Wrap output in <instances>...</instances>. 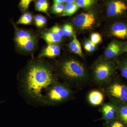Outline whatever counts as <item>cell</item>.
<instances>
[{"instance_id":"6da1fadb","label":"cell","mask_w":127,"mask_h":127,"mask_svg":"<svg viewBox=\"0 0 127 127\" xmlns=\"http://www.w3.org/2000/svg\"><path fill=\"white\" fill-rule=\"evenodd\" d=\"M19 94L28 104L45 106L44 94L46 89L58 80L52 68L41 62H32L18 75Z\"/></svg>"},{"instance_id":"7a4b0ae2","label":"cell","mask_w":127,"mask_h":127,"mask_svg":"<svg viewBox=\"0 0 127 127\" xmlns=\"http://www.w3.org/2000/svg\"><path fill=\"white\" fill-rule=\"evenodd\" d=\"M57 76L71 88L85 84L90 79L84 65L74 59H67L62 62Z\"/></svg>"},{"instance_id":"3957f363","label":"cell","mask_w":127,"mask_h":127,"mask_svg":"<svg viewBox=\"0 0 127 127\" xmlns=\"http://www.w3.org/2000/svg\"><path fill=\"white\" fill-rule=\"evenodd\" d=\"M74 94L70 87L57 80L45 91V105L52 106H59L73 99Z\"/></svg>"},{"instance_id":"277c9868","label":"cell","mask_w":127,"mask_h":127,"mask_svg":"<svg viewBox=\"0 0 127 127\" xmlns=\"http://www.w3.org/2000/svg\"><path fill=\"white\" fill-rule=\"evenodd\" d=\"M113 71V66L109 62H100L94 67L92 79L98 86H104L111 81Z\"/></svg>"},{"instance_id":"5b68a950","label":"cell","mask_w":127,"mask_h":127,"mask_svg":"<svg viewBox=\"0 0 127 127\" xmlns=\"http://www.w3.org/2000/svg\"><path fill=\"white\" fill-rule=\"evenodd\" d=\"M105 94L111 101L127 102V86L119 82H109L104 86Z\"/></svg>"},{"instance_id":"8992f818","label":"cell","mask_w":127,"mask_h":127,"mask_svg":"<svg viewBox=\"0 0 127 127\" xmlns=\"http://www.w3.org/2000/svg\"><path fill=\"white\" fill-rule=\"evenodd\" d=\"M15 40L17 46L23 51L31 52L34 49L35 39L28 32L24 31L17 32Z\"/></svg>"},{"instance_id":"52a82bcc","label":"cell","mask_w":127,"mask_h":127,"mask_svg":"<svg viewBox=\"0 0 127 127\" xmlns=\"http://www.w3.org/2000/svg\"><path fill=\"white\" fill-rule=\"evenodd\" d=\"M95 22V16L91 13H82L73 20V23L75 26L82 29L91 28Z\"/></svg>"},{"instance_id":"ba28073f","label":"cell","mask_w":127,"mask_h":127,"mask_svg":"<svg viewBox=\"0 0 127 127\" xmlns=\"http://www.w3.org/2000/svg\"><path fill=\"white\" fill-rule=\"evenodd\" d=\"M127 11V4L122 0H114L109 4L107 13L111 17L122 15Z\"/></svg>"},{"instance_id":"9c48e42d","label":"cell","mask_w":127,"mask_h":127,"mask_svg":"<svg viewBox=\"0 0 127 127\" xmlns=\"http://www.w3.org/2000/svg\"><path fill=\"white\" fill-rule=\"evenodd\" d=\"M115 104L112 101L102 104L101 108L102 117L100 120H105L106 123L114 120L117 110Z\"/></svg>"},{"instance_id":"30bf717a","label":"cell","mask_w":127,"mask_h":127,"mask_svg":"<svg viewBox=\"0 0 127 127\" xmlns=\"http://www.w3.org/2000/svg\"><path fill=\"white\" fill-rule=\"evenodd\" d=\"M111 33L119 39H127V24L124 22H116L112 26Z\"/></svg>"},{"instance_id":"8fae6325","label":"cell","mask_w":127,"mask_h":127,"mask_svg":"<svg viewBox=\"0 0 127 127\" xmlns=\"http://www.w3.org/2000/svg\"><path fill=\"white\" fill-rule=\"evenodd\" d=\"M87 99L91 105L94 106H100L103 104L104 94L99 90H92L89 93Z\"/></svg>"},{"instance_id":"7c38bea8","label":"cell","mask_w":127,"mask_h":127,"mask_svg":"<svg viewBox=\"0 0 127 127\" xmlns=\"http://www.w3.org/2000/svg\"><path fill=\"white\" fill-rule=\"evenodd\" d=\"M122 45L117 41L111 42L104 52L105 56L108 59H112L117 56L122 51Z\"/></svg>"},{"instance_id":"4fadbf2b","label":"cell","mask_w":127,"mask_h":127,"mask_svg":"<svg viewBox=\"0 0 127 127\" xmlns=\"http://www.w3.org/2000/svg\"><path fill=\"white\" fill-rule=\"evenodd\" d=\"M61 49L58 46L54 44L48 45V46L39 55V58L43 57L53 58L60 55Z\"/></svg>"},{"instance_id":"5bb4252c","label":"cell","mask_w":127,"mask_h":127,"mask_svg":"<svg viewBox=\"0 0 127 127\" xmlns=\"http://www.w3.org/2000/svg\"><path fill=\"white\" fill-rule=\"evenodd\" d=\"M43 37L48 45L58 43L61 41L62 40L61 37L52 32L44 33Z\"/></svg>"},{"instance_id":"9a60e30c","label":"cell","mask_w":127,"mask_h":127,"mask_svg":"<svg viewBox=\"0 0 127 127\" xmlns=\"http://www.w3.org/2000/svg\"><path fill=\"white\" fill-rule=\"evenodd\" d=\"M69 47L71 51L73 53L78 55L79 56H83L81 44L75 35H74L73 39L70 43Z\"/></svg>"},{"instance_id":"2e32d148","label":"cell","mask_w":127,"mask_h":127,"mask_svg":"<svg viewBox=\"0 0 127 127\" xmlns=\"http://www.w3.org/2000/svg\"><path fill=\"white\" fill-rule=\"evenodd\" d=\"M78 8L79 7L76 2L67 4L64 7L62 16H67L72 15L77 11Z\"/></svg>"},{"instance_id":"e0dca14e","label":"cell","mask_w":127,"mask_h":127,"mask_svg":"<svg viewBox=\"0 0 127 127\" xmlns=\"http://www.w3.org/2000/svg\"><path fill=\"white\" fill-rule=\"evenodd\" d=\"M35 6L37 11L48 15V10L49 4L47 0H37L35 2Z\"/></svg>"},{"instance_id":"ac0fdd59","label":"cell","mask_w":127,"mask_h":127,"mask_svg":"<svg viewBox=\"0 0 127 127\" xmlns=\"http://www.w3.org/2000/svg\"><path fill=\"white\" fill-rule=\"evenodd\" d=\"M32 16L29 13H26L21 16L17 21L18 24L24 25H28L32 23Z\"/></svg>"},{"instance_id":"d6986e66","label":"cell","mask_w":127,"mask_h":127,"mask_svg":"<svg viewBox=\"0 0 127 127\" xmlns=\"http://www.w3.org/2000/svg\"><path fill=\"white\" fill-rule=\"evenodd\" d=\"M118 110L120 120L124 124L127 125V105L121 106Z\"/></svg>"},{"instance_id":"ffe728a7","label":"cell","mask_w":127,"mask_h":127,"mask_svg":"<svg viewBox=\"0 0 127 127\" xmlns=\"http://www.w3.org/2000/svg\"><path fill=\"white\" fill-rule=\"evenodd\" d=\"M64 35L69 37L73 35V28L72 26L69 24H66L64 26L63 29Z\"/></svg>"},{"instance_id":"44dd1931","label":"cell","mask_w":127,"mask_h":127,"mask_svg":"<svg viewBox=\"0 0 127 127\" xmlns=\"http://www.w3.org/2000/svg\"><path fill=\"white\" fill-rule=\"evenodd\" d=\"M64 7V6L62 4L55 3L52 7V10L55 14H61L63 12Z\"/></svg>"},{"instance_id":"7402d4cb","label":"cell","mask_w":127,"mask_h":127,"mask_svg":"<svg viewBox=\"0 0 127 127\" xmlns=\"http://www.w3.org/2000/svg\"><path fill=\"white\" fill-rule=\"evenodd\" d=\"M93 2V0H77L76 3L79 7L86 8L92 5Z\"/></svg>"},{"instance_id":"603a6c76","label":"cell","mask_w":127,"mask_h":127,"mask_svg":"<svg viewBox=\"0 0 127 127\" xmlns=\"http://www.w3.org/2000/svg\"><path fill=\"white\" fill-rule=\"evenodd\" d=\"M91 41L96 45L100 43L101 41L102 38L101 36L99 33L95 32L93 33L91 35Z\"/></svg>"},{"instance_id":"cb8c5ba5","label":"cell","mask_w":127,"mask_h":127,"mask_svg":"<svg viewBox=\"0 0 127 127\" xmlns=\"http://www.w3.org/2000/svg\"><path fill=\"white\" fill-rule=\"evenodd\" d=\"M34 0H21L19 6L23 11H26L29 8L31 2Z\"/></svg>"},{"instance_id":"d4e9b609","label":"cell","mask_w":127,"mask_h":127,"mask_svg":"<svg viewBox=\"0 0 127 127\" xmlns=\"http://www.w3.org/2000/svg\"><path fill=\"white\" fill-rule=\"evenodd\" d=\"M95 45L91 41H88L85 43L84 48L85 50L88 52H92L95 50Z\"/></svg>"},{"instance_id":"484cf974","label":"cell","mask_w":127,"mask_h":127,"mask_svg":"<svg viewBox=\"0 0 127 127\" xmlns=\"http://www.w3.org/2000/svg\"><path fill=\"white\" fill-rule=\"evenodd\" d=\"M106 123L107 127H125L122 123L114 120Z\"/></svg>"},{"instance_id":"4316f807","label":"cell","mask_w":127,"mask_h":127,"mask_svg":"<svg viewBox=\"0 0 127 127\" xmlns=\"http://www.w3.org/2000/svg\"><path fill=\"white\" fill-rule=\"evenodd\" d=\"M51 32H55L61 37L64 36V32L63 29L58 26H55L51 29Z\"/></svg>"},{"instance_id":"83f0119b","label":"cell","mask_w":127,"mask_h":127,"mask_svg":"<svg viewBox=\"0 0 127 127\" xmlns=\"http://www.w3.org/2000/svg\"><path fill=\"white\" fill-rule=\"evenodd\" d=\"M121 73L123 76L127 79V63L124 64L121 68Z\"/></svg>"},{"instance_id":"f1b7e54d","label":"cell","mask_w":127,"mask_h":127,"mask_svg":"<svg viewBox=\"0 0 127 127\" xmlns=\"http://www.w3.org/2000/svg\"><path fill=\"white\" fill-rule=\"evenodd\" d=\"M42 16L41 15H37L35 17V22L36 26L38 27V26L40 23L42 19L43 18Z\"/></svg>"},{"instance_id":"f546056e","label":"cell","mask_w":127,"mask_h":127,"mask_svg":"<svg viewBox=\"0 0 127 127\" xmlns=\"http://www.w3.org/2000/svg\"><path fill=\"white\" fill-rule=\"evenodd\" d=\"M46 19L45 17H43V18L42 19L38 27L40 28L42 27L46 24Z\"/></svg>"},{"instance_id":"4dcf8cb0","label":"cell","mask_w":127,"mask_h":127,"mask_svg":"<svg viewBox=\"0 0 127 127\" xmlns=\"http://www.w3.org/2000/svg\"><path fill=\"white\" fill-rule=\"evenodd\" d=\"M54 2L58 4H62L65 2V0H54Z\"/></svg>"},{"instance_id":"1f68e13d","label":"cell","mask_w":127,"mask_h":127,"mask_svg":"<svg viewBox=\"0 0 127 127\" xmlns=\"http://www.w3.org/2000/svg\"><path fill=\"white\" fill-rule=\"evenodd\" d=\"M76 0H65V2L67 4H70V3H73L75 2Z\"/></svg>"},{"instance_id":"d6a6232c","label":"cell","mask_w":127,"mask_h":127,"mask_svg":"<svg viewBox=\"0 0 127 127\" xmlns=\"http://www.w3.org/2000/svg\"><path fill=\"white\" fill-rule=\"evenodd\" d=\"M125 52H126L127 53V45L125 47Z\"/></svg>"},{"instance_id":"836d02e7","label":"cell","mask_w":127,"mask_h":127,"mask_svg":"<svg viewBox=\"0 0 127 127\" xmlns=\"http://www.w3.org/2000/svg\"><path fill=\"white\" fill-rule=\"evenodd\" d=\"M2 102V101H0V103H1V102Z\"/></svg>"}]
</instances>
